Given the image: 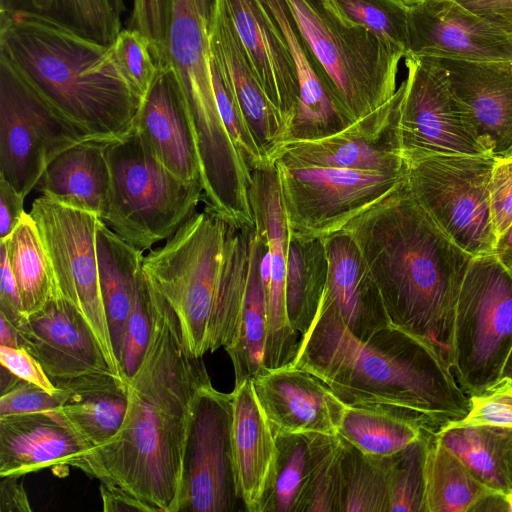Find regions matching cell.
<instances>
[{"mask_svg":"<svg viewBox=\"0 0 512 512\" xmlns=\"http://www.w3.org/2000/svg\"><path fill=\"white\" fill-rule=\"evenodd\" d=\"M259 2L285 42L298 78L299 100L287 142L316 140L348 127L352 123L341 113L322 83L286 0Z\"/></svg>","mask_w":512,"mask_h":512,"instance_id":"27","label":"cell"},{"mask_svg":"<svg viewBox=\"0 0 512 512\" xmlns=\"http://www.w3.org/2000/svg\"><path fill=\"white\" fill-rule=\"evenodd\" d=\"M342 450L340 436H326L314 464L304 512H340Z\"/></svg>","mask_w":512,"mask_h":512,"instance_id":"44","label":"cell"},{"mask_svg":"<svg viewBox=\"0 0 512 512\" xmlns=\"http://www.w3.org/2000/svg\"><path fill=\"white\" fill-rule=\"evenodd\" d=\"M508 512L506 493L490 490L471 508L470 512Z\"/></svg>","mask_w":512,"mask_h":512,"instance_id":"56","label":"cell"},{"mask_svg":"<svg viewBox=\"0 0 512 512\" xmlns=\"http://www.w3.org/2000/svg\"><path fill=\"white\" fill-rule=\"evenodd\" d=\"M323 238L328 257L323 297L354 335L367 340L392 323L379 288L346 229Z\"/></svg>","mask_w":512,"mask_h":512,"instance_id":"25","label":"cell"},{"mask_svg":"<svg viewBox=\"0 0 512 512\" xmlns=\"http://www.w3.org/2000/svg\"><path fill=\"white\" fill-rule=\"evenodd\" d=\"M405 84L402 81L382 106L336 134L285 143L274 161L381 173L406 171L399 137Z\"/></svg>","mask_w":512,"mask_h":512,"instance_id":"16","label":"cell"},{"mask_svg":"<svg viewBox=\"0 0 512 512\" xmlns=\"http://www.w3.org/2000/svg\"><path fill=\"white\" fill-rule=\"evenodd\" d=\"M18 330L22 348L70 400L127 393V382L111 369L83 316L60 294L25 316Z\"/></svg>","mask_w":512,"mask_h":512,"instance_id":"13","label":"cell"},{"mask_svg":"<svg viewBox=\"0 0 512 512\" xmlns=\"http://www.w3.org/2000/svg\"><path fill=\"white\" fill-rule=\"evenodd\" d=\"M432 431L387 458L389 512H426V458Z\"/></svg>","mask_w":512,"mask_h":512,"instance_id":"40","label":"cell"},{"mask_svg":"<svg viewBox=\"0 0 512 512\" xmlns=\"http://www.w3.org/2000/svg\"><path fill=\"white\" fill-rule=\"evenodd\" d=\"M290 232L326 237L376 205L406 181V171L381 173L273 162Z\"/></svg>","mask_w":512,"mask_h":512,"instance_id":"10","label":"cell"},{"mask_svg":"<svg viewBox=\"0 0 512 512\" xmlns=\"http://www.w3.org/2000/svg\"><path fill=\"white\" fill-rule=\"evenodd\" d=\"M0 362L2 366L25 381L34 383L52 394L60 391L49 380L35 357L24 348L0 345Z\"/></svg>","mask_w":512,"mask_h":512,"instance_id":"50","label":"cell"},{"mask_svg":"<svg viewBox=\"0 0 512 512\" xmlns=\"http://www.w3.org/2000/svg\"><path fill=\"white\" fill-rule=\"evenodd\" d=\"M503 157L512 159V148Z\"/></svg>","mask_w":512,"mask_h":512,"instance_id":"62","label":"cell"},{"mask_svg":"<svg viewBox=\"0 0 512 512\" xmlns=\"http://www.w3.org/2000/svg\"><path fill=\"white\" fill-rule=\"evenodd\" d=\"M127 403V393H105L71 399L58 410L92 449L106 443L118 432Z\"/></svg>","mask_w":512,"mask_h":512,"instance_id":"41","label":"cell"},{"mask_svg":"<svg viewBox=\"0 0 512 512\" xmlns=\"http://www.w3.org/2000/svg\"><path fill=\"white\" fill-rule=\"evenodd\" d=\"M405 55L509 61L512 35L455 0H422L409 6Z\"/></svg>","mask_w":512,"mask_h":512,"instance_id":"18","label":"cell"},{"mask_svg":"<svg viewBox=\"0 0 512 512\" xmlns=\"http://www.w3.org/2000/svg\"><path fill=\"white\" fill-rule=\"evenodd\" d=\"M0 322V345L22 348L18 327L2 314H0Z\"/></svg>","mask_w":512,"mask_h":512,"instance_id":"57","label":"cell"},{"mask_svg":"<svg viewBox=\"0 0 512 512\" xmlns=\"http://www.w3.org/2000/svg\"><path fill=\"white\" fill-rule=\"evenodd\" d=\"M512 349V266L496 253L474 256L456 306L452 373L468 395L497 382Z\"/></svg>","mask_w":512,"mask_h":512,"instance_id":"8","label":"cell"},{"mask_svg":"<svg viewBox=\"0 0 512 512\" xmlns=\"http://www.w3.org/2000/svg\"><path fill=\"white\" fill-rule=\"evenodd\" d=\"M254 226L229 223L221 275L209 323L208 351L232 340L244 299Z\"/></svg>","mask_w":512,"mask_h":512,"instance_id":"34","label":"cell"},{"mask_svg":"<svg viewBox=\"0 0 512 512\" xmlns=\"http://www.w3.org/2000/svg\"><path fill=\"white\" fill-rule=\"evenodd\" d=\"M400 1L404 2L408 6H411V5H414L422 0H400Z\"/></svg>","mask_w":512,"mask_h":512,"instance_id":"61","label":"cell"},{"mask_svg":"<svg viewBox=\"0 0 512 512\" xmlns=\"http://www.w3.org/2000/svg\"><path fill=\"white\" fill-rule=\"evenodd\" d=\"M136 130L154 156L186 182L201 181L195 137L184 95L171 67H159L143 96Z\"/></svg>","mask_w":512,"mask_h":512,"instance_id":"22","label":"cell"},{"mask_svg":"<svg viewBox=\"0 0 512 512\" xmlns=\"http://www.w3.org/2000/svg\"><path fill=\"white\" fill-rule=\"evenodd\" d=\"M277 458L260 512H304L312 471L328 435L275 433Z\"/></svg>","mask_w":512,"mask_h":512,"instance_id":"35","label":"cell"},{"mask_svg":"<svg viewBox=\"0 0 512 512\" xmlns=\"http://www.w3.org/2000/svg\"><path fill=\"white\" fill-rule=\"evenodd\" d=\"M252 383L275 433L338 435L346 405L313 373L288 363Z\"/></svg>","mask_w":512,"mask_h":512,"instance_id":"20","label":"cell"},{"mask_svg":"<svg viewBox=\"0 0 512 512\" xmlns=\"http://www.w3.org/2000/svg\"><path fill=\"white\" fill-rule=\"evenodd\" d=\"M501 377H507L512 380V349L510 350V352L506 358V361L503 365Z\"/></svg>","mask_w":512,"mask_h":512,"instance_id":"59","label":"cell"},{"mask_svg":"<svg viewBox=\"0 0 512 512\" xmlns=\"http://www.w3.org/2000/svg\"><path fill=\"white\" fill-rule=\"evenodd\" d=\"M96 249L102 300L121 368L127 322L142 270L143 250L125 241L101 219L97 227Z\"/></svg>","mask_w":512,"mask_h":512,"instance_id":"29","label":"cell"},{"mask_svg":"<svg viewBox=\"0 0 512 512\" xmlns=\"http://www.w3.org/2000/svg\"><path fill=\"white\" fill-rule=\"evenodd\" d=\"M0 243L6 248L25 316L36 312L52 297L60 294L36 223L29 213Z\"/></svg>","mask_w":512,"mask_h":512,"instance_id":"36","label":"cell"},{"mask_svg":"<svg viewBox=\"0 0 512 512\" xmlns=\"http://www.w3.org/2000/svg\"><path fill=\"white\" fill-rule=\"evenodd\" d=\"M124 0H0V15L39 20L109 47L122 30Z\"/></svg>","mask_w":512,"mask_h":512,"instance_id":"31","label":"cell"},{"mask_svg":"<svg viewBox=\"0 0 512 512\" xmlns=\"http://www.w3.org/2000/svg\"><path fill=\"white\" fill-rule=\"evenodd\" d=\"M249 200L256 231L265 242L262 260L268 318L265 363L267 369H274L293 360L299 342L286 309L290 229L274 163L252 171Z\"/></svg>","mask_w":512,"mask_h":512,"instance_id":"17","label":"cell"},{"mask_svg":"<svg viewBox=\"0 0 512 512\" xmlns=\"http://www.w3.org/2000/svg\"><path fill=\"white\" fill-rule=\"evenodd\" d=\"M436 437L484 486L512 491V428L445 425Z\"/></svg>","mask_w":512,"mask_h":512,"instance_id":"32","label":"cell"},{"mask_svg":"<svg viewBox=\"0 0 512 512\" xmlns=\"http://www.w3.org/2000/svg\"><path fill=\"white\" fill-rule=\"evenodd\" d=\"M404 156L407 190L437 226L472 256L495 253L489 185L497 157L425 151Z\"/></svg>","mask_w":512,"mask_h":512,"instance_id":"9","label":"cell"},{"mask_svg":"<svg viewBox=\"0 0 512 512\" xmlns=\"http://www.w3.org/2000/svg\"><path fill=\"white\" fill-rule=\"evenodd\" d=\"M508 512H512V491L506 493Z\"/></svg>","mask_w":512,"mask_h":512,"instance_id":"60","label":"cell"},{"mask_svg":"<svg viewBox=\"0 0 512 512\" xmlns=\"http://www.w3.org/2000/svg\"><path fill=\"white\" fill-rule=\"evenodd\" d=\"M346 21L361 26L406 54L409 6L400 0H329Z\"/></svg>","mask_w":512,"mask_h":512,"instance_id":"42","label":"cell"},{"mask_svg":"<svg viewBox=\"0 0 512 512\" xmlns=\"http://www.w3.org/2000/svg\"><path fill=\"white\" fill-rule=\"evenodd\" d=\"M343 229L357 243L390 321L427 342L452 371L456 306L474 256L437 226L406 181Z\"/></svg>","mask_w":512,"mask_h":512,"instance_id":"3","label":"cell"},{"mask_svg":"<svg viewBox=\"0 0 512 512\" xmlns=\"http://www.w3.org/2000/svg\"><path fill=\"white\" fill-rule=\"evenodd\" d=\"M222 1L254 75L289 129L298 105L299 83L285 42L259 0Z\"/></svg>","mask_w":512,"mask_h":512,"instance_id":"23","label":"cell"},{"mask_svg":"<svg viewBox=\"0 0 512 512\" xmlns=\"http://www.w3.org/2000/svg\"><path fill=\"white\" fill-rule=\"evenodd\" d=\"M23 476H2L0 482L1 512H30L32 509L21 480Z\"/></svg>","mask_w":512,"mask_h":512,"instance_id":"54","label":"cell"},{"mask_svg":"<svg viewBox=\"0 0 512 512\" xmlns=\"http://www.w3.org/2000/svg\"><path fill=\"white\" fill-rule=\"evenodd\" d=\"M231 429L235 477L244 509L260 512L277 458L276 435L252 380L234 386Z\"/></svg>","mask_w":512,"mask_h":512,"instance_id":"26","label":"cell"},{"mask_svg":"<svg viewBox=\"0 0 512 512\" xmlns=\"http://www.w3.org/2000/svg\"><path fill=\"white\" fill-rule=\"evenodd\" d=\"M328 276L324 238L290 232L285 300L292 327L304 334L311 325L322 299Z\"/></svg>","mask_w":512,"mask_h":512,"instance_id":"33","label":"cell"},{"mask_svg":"<svg viewBox=\"0 0 512 512\" xmlns=\"http://www.w3.org/2000/svg\"><path fill=\"white\" fill-rule=\"evenodd\" d=\"M407 78L399 116L404 152L492 154L446 83L421 58L405 55Z\"/></svg>","mask_w":512,"mask_h":512,"instance_id":"15","label":"cell"},{"mask_svg":"<svg viewBox=\"0 0 512 512\" xmlns=\"http://www.w3.org/2000/svg\"><path fill=\"white\" fill-rule=\"evenodd\" d=\"M50 260L58 292L83 316L111 369L125 381L102 300L96 233L100 218L41 196L29 212Z\"/></svg>","mask_w":512,"mask_h":512,"instance_id":"12","label":"cell"},{"mask_svg":"<svg viewBox=\"0 0 512 512\" xmlns=\"http://www.w3.org/2000/svg\"><path fill=\"white\" fill-rule=\"evenodd\" d=\"M70 398L64 391L52 394L17 377L10 386L1 390L0 417L54 410Z\"/></svg>","mask_w":512,"mask_h":512,"instance_id":"48","label":"cell"},{"mask_svg":"<svg viewBox=\"0 0 512 512\" xmlns=\"http://www.w3.org/2000/svg\"><path fill=\"white\" fill-rule=\"evenodd\" d=\"M150 302V338L126 380L123 423L109 441L71 466L140 501L149 512H177L192 405L211 380L202 357L187 350L174 310L151 283Z\"/></svg>","mask_w":512,"mask_h":512,"instance_id":"1","label":"cell"},{"mask_svg":"<svg viewBox=\"0 0 512 512\" xmlns=\"http://www.w3.org/2000/svg\"><path fill=\"white\" fill-rule=\"evenodd\" d=\"M105 142L85 140L59 154L46 168L39 191L62 205L93 213H106L110 174Z\"/></svg>","mask_w":512,"mask_h":512,"instance_id":"28","label":"cell"},{"mask_svg":"<svg viewBox=\"0 0 512 512\" xmlns=\"http://www.w3.org/2000/svg\"><path fill=\"white\" fill-rule=\"evenodd\" d=\"M85 140L0 55V176L26 197L59 154Z\"/></svg>","mask_w":512,"mask_h":512,"instance_id":"11","label":"cell"},{"mask_svg":"<svg viewBox=\"0 0 512 512\" xmlns=\"http://www.w3.org/2000/svg\"><path fill=\"white\" fill-rule=\"evenodd\" d=\"M231 393L212 383L197 392L182 457L177 512H235L243 504L237 487L231 441Z\"/></svg>","mask_w":512,"mask_h":512,"instance_id":"14","label":"cell"},{"mask_svg":"<svg viewBox=\"0 0 512 512\" xmlns=\"http://www.w3.org/2000/svg\"><path fill=\"white\" fill-rule=\"evenodd\" d=\"M503 261L512 266V257Z\"/></svg>","mask_w":512,"mask_h":512,"instance_id":"63","label":"cell"},{"mask_svg":"<svg viewBox=\"0 0 512 512\" xmlns=\"http://www.w3.org/2000/svg\"><path fill=\"white\" fill-rule=\"evenodd\" d=\"M211 77L215 100L228 133L252 173L270 163L257 145L221 70L211 56Z\"/></svg>","mask_w":512,"mask_h":512,"instance_id":"45","label":"cell"},{"mask_svg":"<svg viewBox=\"0 0 512 512\" xmlns=\"http://www.w3.org/2000/svg\"><path fill=\"white\" fill-rule=\"evenodd\" d=\"M512 35V0H455Z\"/></svg>","mask_w":512,"mask_h":512,"instance_id":"53","label":"cell"},{"mask_svg":"<svg viewBox=\"0 0 512 512\" xmlns=\"http://www.w3.org/2000/svg\"><path fill=\"white\" fill-rule=\"evenodd\" d=\"M109 53L126 84L143 98L159 70L147 38L137 30L122 29Z\"/></svg>","mask_w":512,"mask_h":512,"instance_id":"43","label":"cell"},{"mask_svg":"<svg viewBox=\"0 0 512 512\" xmlns=\"http://www.w3.org/2000/svg\"><path fill=\"white\" fill-rule=\"evenodd\" d=\"M228 225L205 208L143 258L146 277L174 310L186 348L196 357L208 352Z\"/></svg>","mask_w":512,"mask_h":512,"instance_id":"7","label":"cell"},{"mask_svg":"<svg viewBox=\"0 0 512 512\" xmlns=\"http://www.w3.org/2000/svg\"><path fill=\"white\" fill-rule=\"evenodd\" d=\"M421 59L467 111L490 152L503 157L512 148V60Z\"/></svg>","mask_w":512,"mask_h":512,"instance_id":"19","label":"cell"},{"mask_svg":"<svg viewBox=\"0 0 512 512\" xmlns=\"http://www.w3.org/2000/svg\"><path fill=\"white\" fill-rule=\"evenodd\" d=\"M426 512H470L489 488L432 434L426 467Z\"/></svg>","mask_w":512,"mask_h":512,"instance_id":"37","label":"cell"},{"mask_svg":"<svg viewBox=\"0 0 512 512\" xmlns=\"http://www.w3.org/2000/svg\"><path fill=\"white\" fill-rule=\"evenodd\" d=\"M286 2L322 83L350 123L395 94L403 51L343 19L329 0Z\"/></svg>","mask_w":512,"mask_h":512,"instance_id":"5","label":"cell"},{"mask_svg":"<svg viewBox=\"0 0 512 512\" xmlns=\"http://www.w3.org/2000/svg\"><path fill=\"white\" fill-rule=\"evenodd\" d=\"M490 212L498 238L512 224V159L497 157L489 185Z\"/></svg>","mask_w":512,"mask_h":512,"instance_id":"49","label":"cell"},{"mask_svg":"<svg viewBox=\"0 0 512 512\" xmlns=\"http://www.w3.org/2000/svg\"><path fill=\"white\" fill-rule=\"evenodd\" d=\"M387 458L366 455L343 440L340 512H389Z\"/></svg>","mask_w":512,"mask_h":512,"instance_id":"39","label":"cell"},{"mask_svg":"<svg viewBox=\"0 0 512 512\" xmlns=\"http://www.w3.org/2000/svg\"><path fill=\"white\" fill-rule=\"evenodd\" d=\"M290 363L319 377L345 405L434 433L470 409L469 396L427 342L393 323L361 339L323 296Z\"/></svg>","mask_w":512,"mask_h":512,"instance_id":"2","label":"cell"},{"mask_svg":"<svg viewBox=\"0 0 512 512\" xmlns=\"http://www.w3.org/2000/svg\"><path fill=\"white\" fill-rule=\"evenodd\" d=\"M100 494L103 502V510L106 512L118 511H142L149 512V509L140 501L134 499L123 491L110 488L100 483Z\"/></svg>","mask_w":512,"mask_h":512,"instance_id":"55","label":"cell"},{"mask_svg":"<svg viewBox=\"0 0 512 512\" xmlns=\"http://www.w3.org/2000/svg\"><path fill=\"white\" fill-rule=\"evenodd\" d=\"M210 52L228 83L257 145L273 163L288 127L254 75L222 0H213Z\"/></svg>","mask_w":512,"mask_h":512,"instance_id":"21","label":"cell"},{"mask_svg":"<svg viewBox=\"0 0 512 512\" xmlns=\"http://www.w3.org/2000/svg\"><path fill=\"white\" fill-rule=\"evenodd\" d=\"M25 197L0 176V242L5 241L20 223Z\"/></svg>","mask_w":512,"mask_h":512,"instance_id":"52","label":"cell"},{"mask_svg":"<svg viewBox=\"0 0 512 512\" xmlns=\"http://www.w3.org/2000/svg\"><path fill=\"white\" fill-rule=\"evenodd\" d=\"M425 431L429 430L384 412L346 405L338 436L366 455L387 458L420 439Z\"/></svg>","mask_w":512,"mask_h":512,"instance_id":"38","label":"cell"},{"mask_svg":"<svg viewBox=\"0 0 512 512\" xmlns=\"http://www.w3.org/2000/svg\"><path fill=\"white\" fill-rule=\"evenodd\" d=\"M468 414L446 425H493L512 428V380L501 377L479 394L469 396Z\"/></svg>","mask_w":512,"mask_h":512,"instance_id":"47","label":"cell"},{"mask_svg":"<svg viewBox=\"0 0 512 512\" xmlns=\"http://www.w3.org/2000/svg\"><path fill=\"white\" fill-rule=\"evenodd\" d=\"M89 450L58 408L0 417V477L71 466Z\"/></svg>","mask_w":512,"mask_h":512,"instance_id":"24","label":"cell"},{"mask_svg":"<svg viewBox=\"0 0 512 512\" xmlns=\"http://www.w3.org/2000/svg\"><path fill=\"white\" fill-rule=\"evenodd\" d=\"M0 314L17 327L25 318L20 292L14 278L6 248L0 243Z\"/></svg>","mask_w":512,"mask_h":512,"instance_id":"51","label":"cell"},{"mask_svg":"<svg viewBox=\"0 0 512 512\" xmlns=\"http://www.w3.org/2000/svg\"><path fill=\"white\" fill-rule=\"evenodd\" d=\"M0 55L87 139L111 143L136 129L142 98L118 73L109 47L39 20L0 15Z\"/></svg>","mask_w":512,"mask_h":512,"instance_id":"4","label":"cell"},{"mask_svg":"<svg viewBox=\"0 0 512 512\" xmlns=\"http://www.w3.org/2000/svg\"><path fill=\"white\" fill-rule=\"evenodd\" d=\"M106 157L110 188L101 220L142 250L174 235L203 200L201 181L186 182L174 175L136 129L107 143Z\"/></svg>","mask_w":512,"mask_h":512,"instance_id":"6","label":"cell"},{"mask_svg":"<svg viewBox=\"0 0 512 512\" xmlns=\"http://www.w3.org/2000/svg\"><path fill=\"white\" fill-rule=\"evenodd\" d=\"M495 253L502 260H507L512 257V224L498 238Z\"/></svg>","mask_w":512,"mask_h":512,"instance_id":"58","label":"cell"},{"mask_svg":"<svg viewBox=\"0 0 512 512\" xmlns=\"http://www.w3.org/2000/svg\"><path fill=\"white\" fill-rule=\"evenodd\" d=\"M264 251L265 242L255 228L238 323L231 342L224 347L233 365L234 386L253 380L267 370V293L262 269Z\"/></svg>","mask_w":512,"mask_h":512,"instance_id":"30","label":"cell"},{"mask_svg":"<svg viewBox=\"0 0 512 512\" xmlns=\"http://www.w3.org/2000/svg\"><path fill=\"white\" fill-rule=\"evenodd\" d=\"M150 283L141 270L127 322L121 369L125 379L136 371L147 347L151 333Z\"/></svg>","mask_w":512,"mask_h":512,"instance_id":"46","label":"cell"}]
</instances>
